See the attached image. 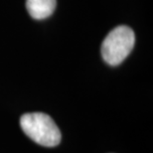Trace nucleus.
Masks as SVG:
<instances>
[{
	"instance_id": "f257e3e1",
	"label": "nucleus",
	"mask_w": 153,
	"mask_h": 153,
	"mask_svg": "<svg viewBox=\"0 0 153 153\" xmlns=\"http://www.w3.org/2000/svg\"><path fill=\"white\" fill-rule=\"evenodd\" d=\"M20 125L24 133L33 141L46 147L57 146L61 132L51 116L43 112H30L21 116Z\"/></svg>"
},
{
	"instance_id": "f03ea898",
	"label": "nucleus",
	"mask_w": 153,
	"mask_h": 153,
	"mask_svg": "<svg viewBox=\"0 0 153 153\" xmlns=\"http://www.w3.org/2000/svg\"><path fill=\"white\" fill-rule=\"evenodd\" d=\"M135 44V35L132 29L121 25L108 33L102 44V56L105 63L117 66L126 59Z\"/></svg>"
},
{
	"instance_id": "7ed1b4c3",
	"label": "nucleus",
	"mask_w": 153,
	"mask_h": 153,
	"mask_svg": "<svg viewBox=\"0 0 153 153\" xmlns=\"http://www.w3.org/2000/svg\"><path fill=\"white\" fill-rule=\"evenodd\" d=\"M57 0H26V8L29 15L36 20L50 17L56 9Z\"/></svg>"
}]
</instances>
